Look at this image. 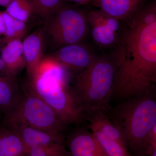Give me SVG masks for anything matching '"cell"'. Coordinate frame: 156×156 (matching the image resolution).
<instances>
[{
    "instance_id": "cell-1",
    "label": "cell",
    "mask_w": 156,
    "mask_h": 156,
    "mask_svg": "<svg viewBox=\"0 0 156 156\" xmlns=\"http://www.w3.org/2000/svg\"><path fill=\"white\" fill-rule=\"evenodd\" d=\"M112 53L116 69L111 101L119 103L155 89V2L123 22L119 41Z\"/></svg>"
},
{
    "instance_id": "cell-2",
    "label": "cell",
    "mask_w": 156,
    "mask_h": 156,
    "mask_svg": "<svg viewBox=\"0 0 156 156\" xmlns=\"http://www.w3.org/2000/svg\"><path fill=\"white\" fill-rule=\"evenodd\" d=\"M66 73L57 63L46 62L29 78L26 88L53 109L67 126H79L86 121V115L75 92L67 84Z\"/></svg>"
},
{
    "instance_id": "cell-3",
    "label": "cell",
    "mask_w": 156,
    "mask_h": 156,
    "mask_svg": "<svg viewBox=\"0 0 156 156\" xmlns=\"http://www.w3.org/2000/svg\"><path fill=\"white\" fill-rule=\"evenodd\" d=\"M131 156L145 154L146 136L156 124V89L119 102L108 114Z\"/></svg>"
},
{
    "instance_id": "cell-4",
    "label": "cell",
    "mask_w": 156,
    "mask_h": 156,
    "mask_svg": "<svg viewBox=\"0 0 156 156\" xmlns=\"http://www.w3.org/2000/svg\"><path fill=\"white\" fill-rule=\"evenodd\" d=\"M116 64L112 53L97 55L86 69L77 74L73 88L83 108L85 115L101 111L108 115L111 105Z\"/></svg>"
},
{
    "instance_id": "cell-5",
    "label": "cell",
    "mask_w": 156,
    "mask_h": 156,
    "mask_svg": "<svg viewBox=\"0 0 156 156\" xmlns=\"http://www.w3.org/2000/svg\"><path fill=\"white\" fill-rule=\"evenodd\" d=\"M22 125L65 135L68 126L45 101L26 88L13 107L3 114L1 126Z\"/></svg>"
},
{
    "instance_id": "cell-6",
    "label": "cell",
    "mask_w": 156,
    "mask_h": 156,
    "mask_svg": "<svg viewBox=\"0 0 156 156\" xmlns=\"http://www.w3.org/2000/svg\"><path fill=\"white\" fill-rule=\"evenodd\" d=\"M43 28L45 40L52 48L82 43L89 31L87 11L63 4L46 20Z\"/></svg>"
},
{
    "instance_id": "cell-7",
    "label": "cell",
    "mask_w": 156,
    "mask_h": 156,
    "mask_svg": "<svg viewBox=\"0 0 156 156\" xmlns=\"http://www.w3.org/2000/svg\"><path fill=\"white\" fill-rule=\"evenodd\" d=\"M87 19L92 37L101 48H113L119 41L123 22L99 9L87 11Z\"/></svg>"
},
{
    "instance_id": "cell-8",
    "label": "cell",
    "mask_w": 156,
    "mask_h": 156,
    "mask_svg": "<svg viewBox=\"0 0 156 156\" xmlns=\"http://www.w3.org/2000/svg\"><path fill=\"white\" fill-rule=\"evenodd\" d=\"M96 56L92 48L82 42L60 47L50 57L67 72L77 74L87 68Z\"/></svg>"
},
{
    "instance_id": "cell-9",
    "label": "cell",
    "mask_w": 156,
    "mask_h": 156,
    "mask_svg": "<svg viewBox=\"0 0 156 156\" xmlns=\"http://www.w3.org/2000/svg\"><path fill=\"white\" fill-rule=\"evenodd\" d=\"M71 156H107L92 131L78 127L66 137Z\"/></svg>"
},
{
    "instance_id": "cell-10",
    "label": "cell",
    "mask_w": 156,
    "mask_h": 156,
    "mask_svg": "<svg viewBox=\"0 0 156 156\" xmlns=\"http://www.w3.org/2000/svg\"><path fill=\"white\" fill-rule=\"evenodd\" d=\"M146 0H91L90 4L122 22L129 20L145 6Z\"/></svg>"
},
{
    "instance_id": "cell-11",
    "label": "cell",
    "mask_w": 156,
    "mask_h": 156,
    "mask_svg": "<svg viewBox=\"0 0 156 156\" xmlns=\"http://www.w3.org/2000/svg\"><path fill=\"white\" fill-rule=\"evenodd\" d=\"M16 133L22 140L27 151L32 148L52 144H65V135L32 128L18 125L6 127Z\"/></svg>"
},
{
    "instance_id": "cell-12",
    "label": "cell",
    "mask_w": 156,
    "mask_h": 156,
    "mask_svg": "<svg viewBox=\"0 0 156 156\" xmlns=\"http://www.w3.org/2000/svg\"><path fill=\"white\" fill-rule=\"evenodd\" d=\"M45 42L43 27L26 37L22 41L25 67L29 78L34 76L41 61Z\"/></svg>"
},
{
    "instance_id": "cell-13",
    "label": "cell",
    "mask_w": 156,
    "mask_h": 156,
    "mask_svg": "<svg viewBox=\"0 0 156 156\" xmlns=\"http://www.w3.org/2000/svg\"><path fill=\"white\" fill-rule=\"evenodd\" d=\"M1 58L10 74L15 78L17 73L25 66L21 39L15 38L7 42L2 50Z\"/></svg>"
},
{
    "instance_id": "cell-14",
    "label": "cell",
    "mask_w": 156,
    "mask_h": 156,
    "mask_svg": "<svg viewBox=\"0 0 156 156\" xmlns=\"http://www.w3.org/2000/svg\"><path fill=\"white\" fill-rule=\"evenodd\" d=\"M86 120L88 121L89 128H95L107 137L126 145L119 130L106 114L101 111L92 112L86 115Z\"/></svg>"
},
{
    "instance_id": "cell-15",
    "label": "cell",
    "mask_w": 156,
    "mask_h": 156,
    "mask_svg": "<svg viewBox=\"0 0 156 156\" xmlns=\"http://www.w3.org/2000/svg\"><path fill=\"white\" fill-rule=\"evenodd\" d=\"M0 156H27L20 137L9 128L0 126Z\"/></svg>"
},
{
    "instance_id": "cell-16",
    "label": "cell",
    "mask_w": 156,
    "mask_h": 156,
    "mask_svg": "<svg viewBox=\"0 0 156 156\" xmlns=\"http://www.w3.org/2000/svg\"><path fill=\"white\" fill-rule=\"evenodd\" d=\"M21 93L15 80L0 74V112L3 114L12 108Z\"/></svg>"
},
{
    "instance_id": "cell-17",
    "label": "cell",
    "mask_w": 156,
    "mask_h": 156,
    "mask_svg": "<svg viewBox=\"0 0 156 156\" xmlns=\"http://www.w3.org/2000/svg\"><path fill=\"white\" fill-rule=\"evenodd\" d=\"M94 134L107 156H131L127 146L111 139L95 128H89Z\"/></svg>"
},
{
    "instance_id": "cell-18",
    "label": "cell",
    "mask_w": 156,
    "mask_h": 156,
    "mask_svg": "<svg viewBox=\"0 0 156 156\" xmlns=\"http://www.w3.org/2000/svg\"><path fill=\"white\" fill-rule=\"evenodd\" d=\"M33 14L46 20L50 17L65 2L63 0H28Z\"/></svg>"
},
{
    "instance_id": "cell-19",
    "label": "cell",
    "mask_w": 156,
    "mask_h": 156,
    "mask_svg": "<svg viewBox=\"0 0 156 156\" xmlns=\"http://www.w3.org/2000/svg\"><path fill=\"white\" fill-rule=\"evenodd\" d=\"M5 11L14 19L26 22L33 14L28 0H13L6 8Z\"/></svg>"
},
{
    "instance_id": "cell-20",
    "label": "cell",
    "mask_w": 156,
    "mask_h": 156,
    "mask_svg": "<svg viewBox=\"0 0 156 156\" xmlns=\"http://www.w3.org/2000/svg\"><path fill=\"white\" fill-rule=\"evenodd\" d=\"M27 156H71L65 144L55 143L32 148L27 151Z\"/></svg>"
},
{
    "instance_id": "cell-21",
    "label": "cell",
    "mask_w": 156,
    "mask_h": 156,
    "mask_svg": "<svg viewBox=\"0 0 156 156\" xmlns=\"http://www.w3.org/2000/svg\"><path fill=\"white\" fill-rule=\"evenodd\" d=\"M146 144H148L156 145V124L152 127L147 135Z\"/></svg>"
},
{
    "instance_id": "cell-22",
    "label": "cell",
    "mask_w": 156,
    "mask_h": 156,
    "mask_svg": "<svg viewBox=\"0 0 156 156\" xmlns=\"http://www.w3.org/2000/svg\"><path fill=\"white\" fill-rule=\"evenodd\" d=\"M145 154L147 156H156V145L148 144L146 149Z\"/></svg>"
},
{
    "instance_id": "cell-23",
    "label": "cell",
    "mask_w": 156,
    "mask_h": 156,
    "mask_svg": "<svg viewBox=\"0 0 156 156\" xmlns=\"http://www.w3.org/2000/svg\"><path fill=\"white\" fill-rule=\"evenodd\" d=\"M65 2H70L74 3L77 5H84L89 4L91 0H63Z\"/></svg>"
},
{
    "instance_id": "cell-24",
    "label": "cell",
    "mask_w": 156,
    "mask_h": 156,
    "mask_svg": "<svg viewBox=\"0 0 156 156\" xmlns=\"http://www.w3.org/2000/svg\"><path fill=\"white\" fill-rule=\"evenodd\" d=\"M5 27L3 20L2 13H0V36L5 34Z\"/></svg>"
},
{
    "instance_id": "cell-25",
    "label": "cell",
    "mask_w": 156,
    "mask_h": 156,
    "mask_svg": "<svg viewBox=\"0 0 156 156\" xmlns=\"http://www.w3.org/2000/svg\"><path fill=\"white\" fill-rule=\"evenodd\" d=\"M13 0H0V6L6 8Z\"/></svg>"
},
{
    "instance_id": "cell-26",
    "label": "cell",
    "mask_w": 156,
    "mask_h": 156,
    "mask_svg": "<svg viewBox=\"0 0 156 156\" xmlns=\"http://www.w3.org/2000/svg\"><path fill=\"white\" fill-rule=\"evenodd\" d=\"M140 156H147V155H142Z\"/></svg>"
}]
</instances>
